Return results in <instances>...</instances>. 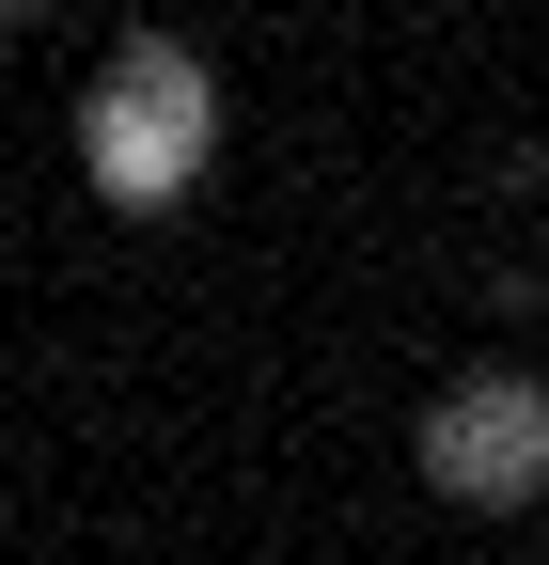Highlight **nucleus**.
Masks as SVG:
<instances>
[{
  "label": "nucleus",
  "instance_id": "1",
  "mask_svg": "<svg viewBox=\"0 0 549 565\" xmlns=\"http://www.w3.org/2000/svg\"><path fill=\"white\" fill-rule=\"evenodd\" d=\"M236 158V95L189 32H126L95 79H79V189L110 221H189Z\"/></svg>",
  "mask_w": 549,
  "mask_h": 565
},
{
  "label": "nucleus",
  "instance_id": "2",
  "mask_svg": "<svg viewBox=\"0 0 549 565\" xmlns=\"http://www.w3.org/2000/svg\"><path fill=\"white\" fill-rule=\"evenodd\" d=\"M408 471L455 519H534L549 503V377L534 362H455L424 393V424H408Z\"/></svg>",
  "mask_w": 549,
  "mask_h": 565
},
{
  "label": "nucleus",
  "instance_id": "3",
  "mask_svg": "<svg viewBox=\"0 0 549 565\" xmlns=\"http://www.w3.org/2000/svg\"><path fill=\"white\" fill-rule=\"evenodd\" d=\"M17 17H32V0H0V32H17Z\"/></svg>",
  "mask_w": 549,
  "mask_h": 565
}]
</instances>
